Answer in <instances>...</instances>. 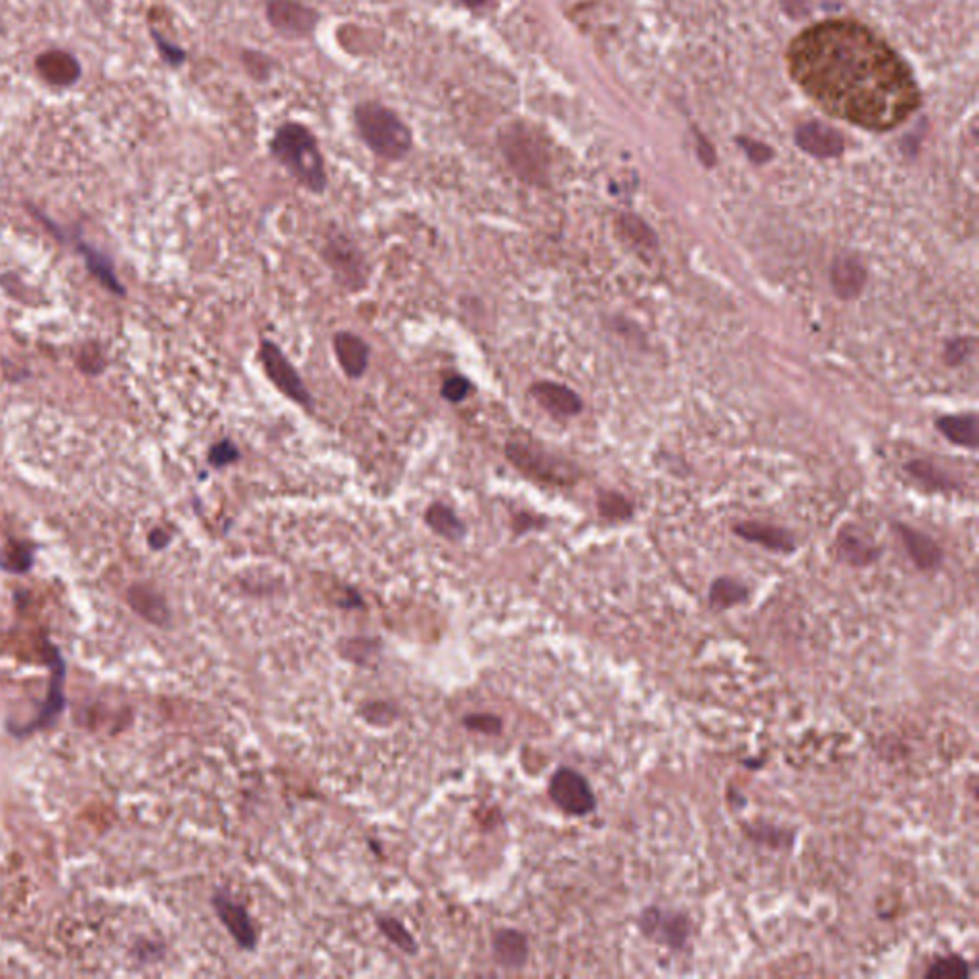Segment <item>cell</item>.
Wrapping results in <instances>:
<instances>
[{
    "instance_id": "1",
    "label": "cell",
    "mask_w": 979,
    "mask_h": 979,
    "mask_svg": "<svg viewBox=\"0 0 979 979\" xmlns=\"http://www.w3.org/2000/svg\"><path fill=\"white\" fill-rule=\"evenodd\" d=\"M796 83L828 111L869 131H890L920 106L909 67L867 27L823 22L790 48Z\"/></svg>"
},
{
    "instance_id": "2",
    "label": "cell",
    "mask_w": 979,
    "mask_h": 979,
    "mask_svg": "<svg viewBox=\"0 0 979 979\" xmlns=\"http://www.w3.org/2000/svg\"><path fill=\"white\" fill-rule=\"evenodd\" d=\"M268 152L308 194H326L329 186L326 159L316 134L306 125L299 121L282 123L268 142Z\"/></svg>"
},
{
    "instance_id": "3",
    "label": "cell",
    "mask_w": 979,
    "mask_h": 979,
    "mask_svg": "<svg viewBox=\"0 0 979 979\" xmlns=\"http://www.w3.org/2000/svg\"><path fill=\"white\" fill-rule=\"evenodd\" d=\"M352 119L360 140L375 157L398 163L414 150V132L410 125L387 104L364 100L354 106Z\"/></svg>"
},
{
    "instance_id": "4",
    "label": "cell",
    "mask_w": 979,
    "mask_h": 979,
    "mask_svg": "<svg viewBox=\"0 0 979 979\" xmlns=\"http://www.w3.org/2000/svg\"><path fill=\"white\" fill-rule=\"evenodd\" d=\"M503 456L524 479L544 486L572 488L582 479V469L578 463L561 454H555L536 442L507 440Z\"/></svg>"
},
{
    "instance_id": "5",
    "label": "cell",
    "mask_w": 979,
    "mask_h": 979,
    "mask_svg": "<svg viewBox=\"0 0 979 979\" xmlns=\"http://www.w3.org/2000/svg\"><path fill=\"white\" fill-rule=\"evenodd\" d=\"M320 259L326 264L333 282L350 295L362 293L370 287L371 264L364 249L347 234L327 236L320 245Z\"/></svg>"
},
{
    "instance_id": "6",
    "label": "cell",
    "mask_w": 979,
    "mask_h": 979,
    "mask_svg": "<svg viewBox=\"0 0 979 979\" xmlns=\"http://www.w3.org/2000/svg\"><path fill=\"white\" fill-rule=\"evenodd\" d=\"M500 150L509 169L530 186H544L547 180V153L534 131L524 125H509L500 132Z\"/></svg>"
},
{
    "instance_id": "7",
    "label": "cell",
    "mask_w": 979,
    "mask_h": 979,
    "mask_svg": "<svg viewBox=\"0 0 979 979\" xmlns=\"http://www.w3.org/2000/svg\"><path fill=\"white\" fill-rule=\"evenodd\" d=\"M257 360L268 383L287 398L297 408L312 412L314 396L295 364L289 360L285 350L270 337H262L257 350Z\"/></svg>"
},
{
    "instance_id": "8",
    "label": "cell",
    "mask_w": 979,
    "mask_h": 979,
    "mask_svg": "<svg viewBox=\"0 0 979 979\" xmlns=\"http://www.w3.org/2000/svg\"><path fill=\"white\" fill-rule=\"evenodd\" d=\"M266 22L287 41H306L314 37L322 14L303 0H266Z\"/></svg>"
},
{
    "instance_id": "9",
    "label": "cell",
    "mask_w": 979,
    "mask_h": 979,
    "mask_svg": "<svg viewBox=\"0 0 979 979\" xmlns=\"http://www.w3.org/2000/svg\"><path fill=\"white\" fill-rule=\"evenodd\" d=\"M641 936L658 943L670 951L687 947L691 937V918L679 911H664L656 905L643 909L637 918Z\"/></svg>"
},
{
    "instance_id": "10",
    "label": "cell",
    "mask_w": 979,
    "mask_h": 979,
    "mask_svg": "<svg viewBox=\"0 0 979 979\" xmlns=\"http://www.w3.org/2000/svg\"><path fill=\"white\" fill-rule=\"evenodd\" d=\"M547 792L551 802L570 817H586L597 807L588 779L570 767H561L553 773Z\"/></svg>"
},
{
    "instance_id": "11",
    "label": "cell",
    "mask_w": 979,
    "mask_h": 979,
    "mask_svg": "<svg viewBox=\"0 0 979 979\" xmlns=\"http://www.w3.org/2000/svg\"><path fill=\"white\" fill-rule=\"evenodd\" d=\"M526 394L553 419H572L584 412V400L572 387L551 379L534 381Z\"/></svg>"
},
{
    "instance_id": "12",
    "label": "cell",
    "mask_w": 979,
    "mask_h": 979,
    "mask_svg": "<svg viewBox=\"0 0 979 979\" xmlns=\"http://www.w3.org/2000/svg\"><path fill=\"white\" fill-rule=\"evenodd\" d=\"M333 356L350 381H360L370 370L371 345L356 331L339 329L331 337Z\"/></svg>"
},
{
    "instance_id": "13",
    "label": "cell",
    "mask_w": 979,
    "mask_h": 979,
    "mask_svg": "<svg viewBox=\"0 0 979 979\" xmlns=\"http://www.w3.org/2000/svg\"><path fill=\"white\" fill-rule=\"evenodd\" d=\"M869 282V270L855 253H840L830 266V285L840 301H855Z\"/></svg>"
},
{
    "instance_id": "14",
    "label": "cell",
    "mask_w": 979,
    "mask_h": 979,
    "mask_svg": "<svg viewBox=\"0 0 979 979\" xmlns=\"http://www.w3.org/2000/svg\"><path fill=\"white\" fill-rule=\"evenodd\" d=\"M899 540L905 545L913 565L920 570V572H934L939 566L943 565L945 561V553L943 549L939 547L934 538H930L928 534L920 532L913 528L911 524L905 523H895L893 524Z\"/></svg>"
},
{
    "instance_id": "15",
    "label": "cell",
    "mask_w": 979,
    "mask_h": 979,
    "mask_svg": "<svg viewBox=\"0 0 979 979\" xmlns=\"http://www.w3.org/2000/svg\"><path fill=\"white\" fill-rule=\"evenodd\" d=\"M733 534L748 544L760 545L763 549L773 551V553L790 555L798 547L792 532H788L786 528L777 526V524L742 521V523L733 524Z\"/></svg>"
},
{
    "instance_id": "16",
    "label": "cell",
    "mask_w": 979,
    "mask_h": 979,
    "mask_svg": "<svg viewBox=\"0 0 979 979\" xmlns=\"http://www.w3.org/2000/svg\"><path fill=\"white\" fill-rule=\"evenodd\" d=\"M834 551L842 563L855 568L874 565L882 555V549L855 526L840 528L834 540Z\"/></svg>"
},
{
    "instance_id": "17",
    "label": "cell",
    "mask_w": 979,
    "mask_h": 979,
    "mask_svg": "<svg viewBox=\"0 0 979 979\" xmlns=\"http://www.w3.org/2000/svg\"><path fill=\"white\" fill-rule=\"evenodd\" d=\"M213 905H215V911H217L220 922L228 928L232 937L240 943L245 951H253L257 945V930H255L247 911L238 903H234L232 899H228L226 895H217L213 899Z\"/></svg>"
},
{
    "instance_id": "18",
    "label": "cell",
    "mask_w": 979,
    "mask_h": 979,
    "mask_svg": "<svg viewBox=\"0 0 979 979\" xmlns=\"http://www.w3.org/2000/svg\"><path fill=\"white\" fill-rule=\"evenodd\" d=\"M423 523L435 536L446 542L459 544L467 538V524L457 515L456 509L444 501H431L425 507Z\"/></svg>"
},
{
    "instance_id": "19",
    "label": "cell",
    "mask_w": 979,
    "mask_h": 979,
    "mask_svg": "<svg viewBox=\"0 0 979 979\" xmlns=\"http://www.w3.org/2000/svg\"><path fill=\"white\" fill-rule=\"evenodd\" d=\"M796 142L813 157H838L844 152L842 134L821 123H809L796 132Z\"/></svg>"
},
{
    "instance_id": "20",
    "label": "cell",
    "mask_w": 979,
    "mask_h": 979,
    "mask_svg": "<svg viewBox=\"0 0 979 979\" xmlns=\"http://www.w3.org/2000/svg\"><path fill=\"white\" fill-rule=\"evenodd\" d=\"M937 431L945 436L949 442L968 448V450H978L979 446V421L976 414H951L941 415L936 421Z\"/></svg>"
},
{
    "instance_id": "21",
    "label": "cell",
    "mask_w": 979,
    "mask_h": 979,
    "mask_svg": "<svg viewBox=\"0 0 979 979\" xmlns=\"http://www.w3.org/2000/svg\"><path fill=\"white\" fill-rule=\"evenodd\" d=\"M616 228H618L620 240L628 243V247L635 249V251L654 253L660 247L658 236L654 234L653 228L637 215H630V213L620 215L618 222H616Z\"/></svg>"
},
{
    "instance_id": "22",
    "label": "cell",
    "mask_w": 979,
    "mask_h": 979,
    "mask_svg": "<svg viewBox=\"0 0 979 979\" xmlns=\"http://www.w3.org/2000/svg\"><path fill=\"white\" fill-rule=\"evenodd\" d=\"M748 601H750V588L731 576H719L712 582L708 591V603L718 612L737 609Z\"/></svg>"
},
{
    "instance_id": "23",
    "label": "cell",
    "mask_w": 979,
    "mask_h": 979,
    "mask_svg": "<svg viewBox=\"0 0 979 979\" xmlns=\"http://www.w3.org/2000/svg\"><path fill=\"white\" fill-rule=\"evenodd\" d=\"M494 957L503 968H523L528 960V941L517 930H500L494 936Z\"/></svg>"
},
{
    "instance_id": "24",
    "label": "cell",
    "mask_w": 979,
    "mask_h": 979,
    "mask_svg": "<svg viewBox=\"0 0 979 979\" xmlns=\"http://www.w3.org/2000/svg\"><path fill=\"white\" fill-rule=\"evenodd\" d=\"M37 67L43 73L44 79H48L54 85H71L79 75L77 62L66 52L44 54L39 58Z\"/></svg>"
},
{
    "instance_id": "25",
    "label": "cell",
    "mask_w": 979,
    "mask_h": 979,
    "mask_svg": "<svg viewBox=\"0 0 979 979\" xmlns=\"http://www.w3.org/2000/svg\"><path fill=\"white\" fill-rule=\"evenodd\" d=\"M905 471L913 477L920 486L928 488L930 492H951L955 488L953 479L941 471L936 463L926 461V459H913L905 465Z\"/></svg>"
},
{
    "instance_id": "26",
    "label": "cell",
    "mask_w": 979,
    "mask_h": 979,
    "mask_svg": "<svg viewBox=\"0 0 979 979\" xmlns=\"http://www.w3.org/2000/svg\"><path fill=\"white\" fill-rule=\"evenodd\" d=\"M597 511L599 517L609 523H626L633 519L635 507L624 494L616 490H601L597 494Z\"/></svg>"
},
{
    "instance_id": "27",
    "label": "cell",
    "mask_w": 979,
    "mask_h": 979,
    "mask_svg": "<svg viewBox=\"0 0 979 979\" xmlns=\"http://www.w3.org/2000/svg\"><path fill=\"white\" fill-rule=\"evenodd\" d=\"M79 251L83 253L85 261H87L88 270L104 283L108 289H111L113 293L117 295H125V289L123 285H119L117 282V276L113 272V266L109 262L106 255H102L100 251H96L92 245H85V243H79Z\"/></svg>"
},
{
    "instance_id": "28",
    "label": "cell",
    "mask_w": 979,
    "mask_h": 979,
    "mask_svg": "<svg viewBox=\"0 0 979 979\" xmlns=\"http://www.w3.org/2000/svg\"><path fill=\"white\" fill-rule=\"evenodd\" d=\"M926 979H966L970 978V962L960 955H943L930 962Z\"/></svg>"
},
{
    "instance_id": "29",
    "label": "cell",
    "mask_w": 979,
    "mask_h": 979,
    "mask_svg": "<svg viewBox=\"0 0 979 979\" xmlns=\"http://www.w3.org/2000/svg\"><path fill=\"white\" fill-rule=\"evenodd\" d=\"M475 391H477L475 383L459 371H452L440 383V398L452 406L463 404L465 400H469L475 394Z\"/></svg>"
},
{
    "instance_id": "30",
    "label": "cell",
    "mask_w": 979,
    "mask_h": 979,
    "mask_svg": "<svg viewBox=\"0 0 979 979\" xmlns=\"http://www.w3.org/2000/svg\"><path fill=\"white\" fill-rule=\"evenodd\" d=\"M241 64L245 67V73L257 83L270 81L276 67V62L261 50H243Z\"/></svg>"
},
{
    "instance_id": "31",
    "label": "cell",
    "mask_w": 979,
    "mask_h": 979,
    "mask_svg": "<svg viewBox=\"0 0 979 979\" xmlns=\"http://www.w3.org/2000/svg\"><path fill=\"white\" fill-rule=\"evenodd\" d=\"M377 926L379 930L387 936V939H391L392 943L404 951V953H410V955H415V949H417V943H415L412 934L406 930V926L402 922H398L396 918L392 916H381L377 918Z\"/></svg>"
},
{
    "instance_id": "32",
    "label": "cell",
    "mask_w": 979,
    "mask_h": 979,
    "mask_svg": "<svg viewBox=\"0 0 979 979\" xmlns=\"http://www.w3.org/2000/svg\"><path fill=\"white\" fill-rule=\"evenodd\" d=\"M748 836L767 848L784 849L790 848L794 844V832L775 827V825H760V827L750 828Z\"/></svg>"
},
{
    "instance_id": "33",
    "label": "cell",
    "mask_w": 979,
    "mask_h": 979,
    "mask_svg": "<svg viewBox=\"0 0 979 979\" xmlns=\"http://www.w3.org/2000/svg\"><path fill=\"white\" fill-rule=\"evenodd\" d=\"M240 459V446L232 438H220L207 452V463L217 471L236 465Z\"/></svg>"
},
{
    "instance_id": "34",
    "label": "cell",
    "mask_w": 979,
    "mask_h": 979,
    "mask_svg": "<svg viewBox=\"0 0 979 979\" xmlns=\"http://www.w3.org/2000/svg\"><path fill=\"white\" fill-rule=\"evenodd\" d=\"M974 349H976V341L972 337L951 339L943 347V362L949 368H958L974 354Z\"/></svg>"
},
{
    "instance_id": "35",
    "label": "cell",
    "mask_w": 979,
    "mask_h": 979,
    "mask_svg": "<svg viewBox=\"0 0 979 979\" xmlns=\"http://www.w3.org/2000/svg\"><path fill=\"white\" fill-rule=\"evenodd\" d=\"M152 37L155 44H157V50H159L161 58H163V60H165L169 66L180 67L186 64L188 54H186V52H184L180 46L169 43V41H167L163 35H159V31H157V29H152Z\"/></svg>"
},
{
    "instance_id": "36",
    "label": "cell",
    "mask_w": 979,
    "mask_h": 979,
    "mask_svg": "<svg viewBox=\"0 0 979 979\" xmlns=\"http://www.w3.org/2000/svg\"><path fill=\"white\" fill-rule=\"evenodd\" d=\"M463 725L469 727L471 731H479V733H484V735H500L501 718L498 716H492V714H473V716H467L463 719Z\"/></svg>"
},
{
    "instance_id": "37",
    "label": "cell",
    "mask_w": 979,
    "mask_h": 979,
    "mask_svg": "<svg viewBox=\"0 0 979 979\" xmlns=\"http://www.w3.org/2000/svg\"><path fill=\"white\" fill-rule=\"evenodd\" d=\"M545 523H547V519L542 515H536L532 511H517L513 515V532L517 536H523L532 530H542Z\"/></svg>"
},
{
    "instance_id": "38",
    "label": "cell",
    "mask_w": 979,
    "mask_h": 979,
    "mask_svg": "<svg viewBox=\"0 0 979 979\" xmlns=\"http://www.w3.org/2000/svg\"><path fill=\"white\" fill-rule=\"evenodd\" d=\"M740 144L744 146V150L748 152V157H750L754 163H767V161L773 157V152H771L767 146L758 144V142H754V140H750V142H748V140H740Z\"/></svg>"
},
{
    "instance_id": "39",
    "label": "cell",
    "mask_w": 979,
    "mask_h": 979,
    "mask_svg": "<svg viewBox=\"0 0 979 979\" xmlns=\"http://www.w3.org/2000/svg\"><path fill=\"white\" fill-rule=\"evenodd\" d=\"M167 544H169V536L163 530H155L152 534L153 547H163V545Z\"/></svg>"
},
{
    "instance_id": "40",
    "label": "cell",
    "mask_w": 979,
    "mask_h": 979,
    "mask_svg": "<svg viewBox=\"0 0 979 979\" xmlns=\"http://www.w3.org/2000/svg\"><path fill=\"white\" fill-rule=\"evenodd\" d=\"M459 2H461V6H465L467 10H473V12H475V10L484 8V6H486L488 2H492V0H459Z\"/></svg>"
}]
</instances>
